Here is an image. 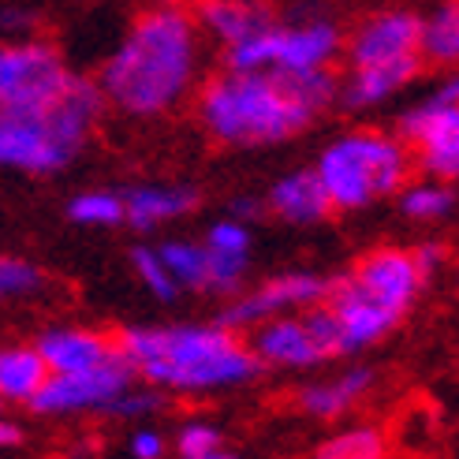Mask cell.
Wrapping results in <instances>:
<instances>
[{
	"label": "cell",
	"instance_id": "obj_23",
	"mask_svg": "<svg viewBox=\"0 0 459 459\" xmlns=\"http://www.w3.org/2000/svg\"><path fill=\"white\" fill-rule=\"evenodd\" d=\"M165 269L172 273V281L179 288L191 291H210V255L198 243H165L157 250Z\"/></svg>",
	"mask_w": 459,
	"mask_h": 459
},
{
	"label": "cell",
	"instance_id": "obj_31",
	"mask_svg": "<svg viewBox=\"0 0 459 459\" xmlns=\"http://www.w3.org/2000/svg\"><path fill=\"white\" fill-rule=\"evenodd\" d=\"M127 455L131 459H165L169 455V437L153 426H139L127 437Z\"/></svg>",
	"mask_w": 459,
	"mask_h": 459
},
{
	"label": "cell",
	"instance_id": "obj_27",
	"mask_svg": "<svg viewBox=\"0 0 459 459\" xmlns=\"http://www.w3.org/2000/svg\"><path fill=\"white\" fill-rule=\"evenodd\" d=\"M131 265H134V273H139L143 284H146V288L157 295L160 303H172L176 295H179V284L172 281V273L165 269V262H160L157 250H150V247L131 250Z\"/></svg>",
	"mask_w": 459,
	"mask_h": 459
},
{
	"label": "cell",
	"instance_id": "obj_19",
	"mask_svg": "<svg viewBox=\"0 0 459 459\" xmlns=\"http://www.w3.org/2000/svg\"><path fill=\"white\" fill-rule=\"evenodd\" d=\"M419 56H407V60H388V64H366L355 67L348 86H343V101L351 108H366V105H377L388 94L403 90L411 79L419 75Z\"/></svg>",
	"mask_w": 459,
	"mask_h": 459
},
{
	"label": "cell",
	"instance_id": "obj_20",
	"mask_svg": "<svg viewBox=\"0 0 459 459\" xmlns=\"http://www.w3.org/2000/svg\"><path fill=\"white\" fill-rule=\"evenodd\" d=\"M198 205V195L187 187H134L124 198V221L134 228H157L165 221H176L183 213H191Z\"/></svg>",
	"mask_w": 459,
	"mask_h": 459
},
{
	"label": "cell",
	"instance_id": "obj_16",
	"mask_svg": "<svg viewBox=\"0 0 459 459\" xmlns=\"http://www.w3.org/2000/svg\"><path fill=\"white\" fill-rule=\"evenodd\" d=\"M195 15L202 27L213 38H221L224 45H239L277 22L273 12L265 4H258V0H202Z\"/></svg>",
	"mask_w": 459,
	"mask_h": 459
},
{
	"label": "cell",
	"instance_id": "obj_26",
	"mask_svg": "<svg viewBox=\"0 0 459 459\" xmlns=\"http://www.w3.org/2000/svg\"><path fill=\"white\" fill-rule=\"evenodd\" d=\"M221 445H224L221 426L205 422V419L183 422V426L176 429V437H172L176 459H195V455H205V452H213V448H221Z\"/></svg>",
	"mask_w": 459,
	"mask_h": 459
},
{
	"label": "cell",
	"instance_id": "obj_9",
	"mask_svg": "<svg viewBox=\"0 0 459 459\" xmlns=\"http://www.w3.org/2000/svg\"><path fill=\"white\" fill-rule=\"evenodd\" d=\"M127 385H134V374L127 370L124 359H112L94 370H79V374H49V381L41 385V393L30 400L34 415H90L98 411L105 415V407L117 400Z\"/></svg>",
	"mask_w": 459,
	"mask_h": 459
},
{
	"label": "cell",
	"instance_id": "obj_5",
	"mask_svg": "<svg viewBox=\"0 0 459 459\" xmlns=\"http://www.w3.org/2000/svg\"><path fill=\"white\" fill-rule=\"evenodd\" d=\"M317 179L333 210H359L400 191L411 172V150L381 131H351L317 160Z\"/></svg>",
	"mask_w": 459,
	"mask_h": 459
},
{
	"label": "cell",
	"instance_id": "obj_10",
	"mask_svg": "<svg viewBox=\"0 0 459 459\" xmlns=\"http://www.w3.org/2000/svg\"><path fill=\"white\" fill-rule=\"evenodd\" d=\"M329 295V281L317 277V273H284L277 281H265L262 288L239 295V299L221 314V325L224 329H255L269 317H281V314H299L307 307L325 303Z\"/></svg>",
	"mask_w": 459,
	"mask_h": 459
},
{
	"label": "cell",
	"instance_id": "obj_11",
	"mask_svg": "<svg viewBox=\"0 0 459 459\" xmlns=\"http://www.w3.org/2000/svg\"><path fill=\"white\" fill-rule=\"evenodd\" d=\"M67 75L72 72H64L56 49L49 45H0V108H22L53 98Z\"/></svg>",
	"mask_w": 459,
	"mask_h": 459
},
{
	"label": "cell",
	"instance_id": "obj_29",
	"mask_svg": "<svg viewBox=\"0 0 459 459\" xmlns=\"http://www.w3.org/2000/svg\"><path fill=\"white\" fill-rule=\"evenodd\" d=\"M41 288V269L22 258H0V299H19Z\"/></svg>",
	"mask_w": 459,
	"mask_h": 459
},
{
	"label": "cell",
	"instance_id": "obj_24",
	"mask_svg": "<svg viewBox=\"0 0 459 459\" xmlns=\"http://www.w3.org/2000/svg\"><path fill=\"white\" fill-rule=\"evenodd\" d=\"M400 205H403V213L415 221H441L445 213H452L455 195L448 187H441V183H415L411 191H403Z\"/></svg>",
	"mask_w": 459,
	"mask_h": 459
},
{
	"label": "cell",
	"instance_id": "obj_4",
	"mask_svg": "<svg viewBox=\"0 0 459 459\" xmlns=\"http://www.w3.org/2000/svg\"><path fill=\"white\" fill-rule=\"evenodd\" d=\"M101 86L67 75L53 98L0 108V165L22 172H56L75 160L101 112Z\"/></svg>",
	"mask_w": 459,
	"mask_h": 459
},
{
	"label": "cell",
	"instance_id": "obj_30",
	"mask_svg": "<svg viewBox=\"0 0 459 459\" xmlns=\"http://www.w3.org/2000/svg\"><path fill=\"white\" fill-rule=\"evenodd\" d=\"M205 247L221 250V255H247V250H250V236H247L243 224L221 221V224L210 228V236H205Z\"/></svg>",
	"mask_w": 459,
	"mask_h": 459
},
{
	"label": "cell",
	"instance_id": "obj_6",
	"mask_svg": "<svg viewBox=\"0 0 459 459\" xmlns=\"http://www.w3.org/2000/svg\"><path fill=\"white\" fill-rule=\"evenodd\" d=\"M340 53V30L333 22H295L265 27L239 45H228V72H321Z\"/></svg>",
	"mask_w": 459,
	"mask_h": 459
},
{
	"label": "cell",
	"instance_id": "obj_2",
	"mask_svg": "<svg viewBox=\"0 0 459 459\" xmlns=\"http://www.w3.org/2000/svg\"><path fill=\"white\" fill-rule=\"evenodd\" d=\"M117 351L134 377L157 393H221L258 381L265 366L250 343L217 325H131L117 336Z\"/></svg>",
	"mask_w": 459,
	"mask_h": 459
},
{
	"label": "cell",
	"instance_id": "obj_18",
	"mask_svg": "<svg viewBox=\"0 0 459 459\" xmlns=\"http://www.w3.org/2000/svg\"><path fill=\"white\" fill-rule=\"evenodd\" d=\"M269 205L277 210V217H284L291 224H314V221H325L333 213L329 195H325V187H321L317 172L284 176L277 187L269 191Z\"/></svg>",
	"mask_w": 459,
	"mask_h": 459
},
{
	"label": "cell",
	"instance_id": "obj_28",
	"mask_svg": "<svg viewBox=\"0 0 459 459\" xmlns=\"http://www.w3.org/2000/svg\"><path fill=\"white\" fill-rule=\"evenodd\" d=\"M160 403H165V400H160L157 388H150V385H146V388L127 385L124 393L105 407V415H112V419H127V422H131V419H150L153 411H160Z\"/></svg>",
	"mask_w": 459,
	"mask_h": 459
},
{
	"label": "cell",
	"instance_id": "obj_17",
	"mask_svg": "<svg viewBox=\"0 0 459 459\" xmlns=\"http://www.w3.org/2000/svg\"><path fill=\"white\" fill-rule=\"evenodd\" d=\"M49 381V366L41 362L34 343H8L0 348V407L4 403H22L41 393V385Z\"/></svg>",
	"mask_w": 459,
	"mask_h": 459
},
{
	"label": "cell",
	"instance_id": "obj_3",
	"mask_svg": "<svg viewBox=\"0 0 459 459\" xmlns=\"http://www.w3.org/2000/svg\"><path fill=\"white\" fill-rule=\"evenodd\" d=\"M198 27L183 8H150L101 72V98L131 117L172 108L195 82Z\"/></svg>",
	"mask_w": 459,
	"mask_h": 459
},
{
	"label": "cell",
	"instance_id": "obj_13",
	"mask_svg": "<svg viewBox=\"0 0 459 459\" xmlns=\"http://www.w3.org/2000/svg\"><path fill=\"white\" fill-rule=\"evenodd\" d=\"M419 30L422 19L415 12H377L351 34L348 56L355 67L419 56Z\"/></svg>",
	"mask_w": 459,
	"mask_h": 459
},
{
	"label": "cell",
	"instance_id": "obj_22",
	"mask_svg": "<svg viewBox=\"0 0 459 459\" xmlns=\"http://www.w3.org/2000/svg\"><path fill=\"white\" fill-rule=\"evenodd\" d=\"M419 53L433 64H455V56H459V8H455V0H445V4L422 22Z\"/></svg>",
	"mask_w": 459,
	"mask_h": 459
},
{
	"label": "cell",
	"instance_id": "obj_15",
	"mask_svg": "<svg viewBox=\"0 0 459 459\" xmlns=\"http://www.w3.org/2000/svg\"><path fill=\"white\" fill-rule=\"evenodd\" d=\"M374 381H377V374L370 366H351V370H343L336 377L303 385L299 393H295V403H299L303 415H310L317 422H336L370 396Z\"/></svg>",
	"mask_w": 459,
	"mask_h": 459
},
{
	"label": "cell",
	"instance_id": "obj_7",
	"mask_svg": "<svg viewBox=\"0 0 459 459\" xmlns=\"http://www.w3.org/2000/svg\"><path fill=\"white\" fill-rule=\"evenodd\" d=\"M247 343L262 366L277 370H314L321 362L340 359V333L325 303L262 321Z\"/></svg>",
	"mask_w": 459,
	"mask_h": 459
},
{
	"label": "cell",
	"instance_id": "obj_8",
	"mask_svg": "<svg viewBox=\"0 0 459 459\" xmlns=\"http://www.w3.org/2000/svg\"><path fill=\"white\" fill-rule=\"evenodd\" d=\"M403 146L411 160H419L433 179H455L459 172V108H455V79L437 86L433 94L403 117Z\"/></svg>",
	"mask_w": 459,
	"mask_h": 459
},
{
	"label": "cell",
	"instance_id": "obj_33",
	"mask_svg": "<svg viewBox=\"0 0 459 459\" xmlns=\"http://www.w3.org/2000/svg\"><path fill=\"white\" fill-rule=\"evenodd\" d=\"M22 441H27V433H22V426L8 415H0V452L4 448H19Z\"/></svg>",
	"mask_w": 459,
	"mask_h": 459
},
{
	"label": "cell",
	"instance_id": "obj_32",
	"mask_svg": "<svg viewBox=\"0 0 459 459\" xmlns=\"http://www.w3.org/2000/svg\"><path fill=\"white\" fill-rule=\"evenodd\" d=\"M411 258H415L422 281H429L433 273H441V265L448 262V250H445V243H422V247L411 250Z\"/></svg>",
	"mask_w": 459,
	"mask_h": 459
},
{
	"label": "cell",
	"instance_id": "obj_25",
	"mask_svg": "<svg viewBox=\"0 0 459 459\" xmlns=\"http://www.w3.org/2000/svg\"><path fill=\"white\" fill-rule=\"evenodd\" d=\"M67 217L79 224H120L124 221V198L108 191H86L67 202Z\"/></svg>",
	"mask_w": 459,
	"mask_h": 459
},
{
	"label": "cell",
	"instance_id": "obj_1",
	"mask_svg": "<svg viewBox=\"0 0 459 459\" xmlns=\"http://www.w3.org/2000/svg\"><path fill=\"white\" fill-rule=\"evenodd\" d=\"M336 94V79L321 72H224L202 86L198 117L224 146L284 143L314 124Z\"/></svg>",
	"mask_w": 459,
	"mask_h": 459
},
{
	"label": "cell",
	"instance_id": "obj_12",
	"mask_svg": "<svg viewBox=\"0 0 459 459\" xmlns=\"http://www.w3.org/2000/svg\"><path fill=\"white\" fill-rule=\"evenodd\" d=\"M348 281L366 295V299L393 310L396 317H403L411 307H415L419 291L426 284L415 258H411V250H393V247L370 250V255L348 273Z\"/></svg>",
	"mask_w": 459,
	"mask_h": 459
},
{
	"label": "cell",
	"instance_id": "obj_14",
	"mask_svg": "<svg viewBox=\"0 0 459 459\" xmlns=\"http://www.w3.org/2000/svg\"><path fill=\"white\" fill-rule=\"evenodd\" d=\"M34 348H38L41 362L49 366V374H79V370H94V366L120 359L117 336H105L94 329H75V325L45 329Z\"/></svg>",
	"mask_w": 459,
	"mask_h": 459
},
{
	"label": "cell",
	"instance_id": "obj_34",
	"mask_svg": "<svg viewBox=\"0 0 459 459\" xmlns=\"http://www.w3.org/2000/svg\"><path fill=\"white\" fill-rule=\"evenodd\" d=\"M195 459H243L239 452H232L228 445H221V448H213V452H205V455H195Z\"/></svg>",
	"mask_w": 459,
	"mask_h": 459
},
{
	"label": "cell",
	"instance_id": "obj_21",
	"mask_svg": "<svg viewBox=\"0 0 459 459\" xmlns=\"http://www.w3.org/2000/svg\"><path fill=\"white\" fill-rule=\"evenodd\" d=\"M314 459H388V437L377 426H348L321 441Z\"/></svg>",
	"mask_w": 459,
	"mask_h": 459
}]
</instances>
